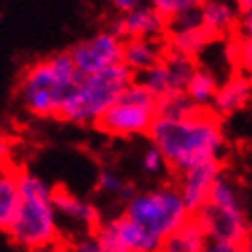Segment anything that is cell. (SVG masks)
I'll use <instances>...</instances> for the list:
<instances>
[{
    "instance_id": "1",
    "label": "cell",
    "mask_w": 252,
    "mask_h": 252,
    "mask_svg": "<svg viewBox=\"0 0 252 252\" xmlns=\"http://www.w3.org/2000/svg\"><path fill=\"white\" fill-rule=\"evenodd\" d=\"M220 119L211 109H193L181 117L156 115L148 135L166 156L168 166L181 174L207 162L221 160L225 135Z\"/></svg>"
},
{
    "instance_id": "2",
    "label": "cell",
    "mask_w": 252,
    "mask_h": 252,
    "mask_svg": "<svg viewBox=\"0 0 252 252\" xmlns=\"http://www.w3.org/2000/svg\"><path fill=\"white\" fill-rule=\"evenodd\" d=\"M19 211L6 234L17 246L27 250L54 246L60 238V216L54 203V189L31 172L19 174Z\"/></svg>"
},
{
    "instance_id": "3",
    "label": "cell",
    "mask_w": 252,
    "mask_h": 252,
    "mask_svg": "<svg viewBox=\"0 0 252 252\" xmlns=\"http://www.w3.org/2000/svg\"><path fill=\"white\" fill-rule=\"evenodd\" d=\"M78 76L80 72L70 52L35 62L23 74L19 84L23 107L35 117H58Z\"/></svg>"
},
{
    "instance_id": "4",
    "label": "cell",
    "mask_w": 252,
    "mask_h": 252,
    "mask_svg": "<svg viewBox=\"0 0 252 252\" xmlns=\"http://www.w3.org/2000/svg\"><path fill=\"white\" fill-rule=\"evenodd\" d=\"M195 216L207 232L205 250L211 252L244 250V238L250 221L242 207L240 193H238L236 185L228 176L220 174L207 203Z\"/></svg>"
},
{
    "instance_id": "5",
    "label": "cell",
    "mask_w": 252,
    "mask_h": 252,
    "mask_svg": "<svg viewBox=\"0 0 252 252\" xmlns=\"http://www.w3.org/2000/svg\"><path fill=\"white\" fill-rule=\"evenodd\" d=\"M133 80L135 74L123 62L100 72L80 74L62 105L58 117L78 125H96L100 115L115 103Z\"/></svg>"
},
{
    "instance_id": "6",
    "label": "cell",
    "mask_w": 252,
    "mask_h": 252,
    "mask_svg": "<svg viewBox=\"0 0 252 252\" xmlns=\"http://www.w3.org/2000/svg\"><path fill=\"white\" fill-rule=\"evenodd\" d=\"M123 213L137 225H142L146 232L156 236L160 242H164L193 216L179 187H156L150 191L135 193L127 201Z\"/></svg>"
},
{
    "instance_id": "7",
    "label": "cell",
    "mask_w": 252,
    "mask_h": 252,
    "mask_svg": "<svg viewBox=\"0 0 252 252\" xmlns=\"http://www.w3.org/2000/svg\"><path fill=\"white\" fill-rule=\"evenodd\" d=\"M156 115L158 96L135 78L115 103L100 115L96 127L115 137H133L148 133Z\"/></svg>"
},
{
    "instance_id": "8",
    "label": "cell",
    "mask_w": 252,
    "mask_h": 252,
    "mask_svg": "<svg viewBox=\"0 0 252 252\" xmlns=\"http://www.w3.org/2000/svg\"><path fill=\"white\" fill-rule=\"evenodd\" d=\"M94 236L98 238L103 252H156L162 246L156 236L146 232L125 213L100 221Z\"/></svg>"
},
{
    "instance_id": "9",
    "label": "cell",
    "mask_w": 252,
    "mask_h": 252,
    "mask_svg": "<svg viewBox=\"0 0 252 252\" xmlns=\"http://www.w3.org/2000/svg\"><path fill=\"white\" fill-rule=\"evenodd\" d=\"M195 60L176 49H168L152 68L137 74V80L144 82L158 98L172 93H183L195 70Z\"/></svg>"
},
{
    "instance_id": "10",
    "label": "cell",
    "mask_w": 252,
    "mask_h": 252,
    "mask_svg": "<svg viewBox=\"0 0 252 252\" xmlns=\"http://www.w3.org/2000/svg\"><path fill=\"white\" fill-rule=\"evenodd\" d=\"M70 56L80 74L107 70L123 62V39L109 31H100L70 49Z\"/></svg>"
},
{
    "instance_id": "11",
    "label": "cell",
    "mask_w": 252,
    "mask_h": 252,
    "mask_svg": "<svg viewBox=\"0 0 252 252\" xmlns=\"http://www.w3.org/2000/svg\"><path fill=\"white\" fill-rule=\"evenodd\" d=\"M166 29H168V21L148 2L135 6L127 12H121V17L115 19L111 25V31L117 33L121 39H129V37H154V39H162L166 35Z\"/></svg>"
},
{
    "instance_id": "12",
    "label": "cell",
    "mask_w": 252,
    "mask_h": 252,
    "mask_svg": "<svg viewBox=\"0 0 252 252\" xmlns=\"http://www.w3.org/2000/svg\"><path fill=\"white\" fill-rule=\"evenodd\" d=\"M164 39L168 49H176V52H183L187 56L195 58L213 41V37L205 31L199 12H191V15L179 17L168 23Z\"/></svg>"
},
{
    "instance_id": "13",
    "label": "cell",
    "mask_w": 252,
    "mask_h": 252,
    "mask_svg": "<svg viewBox=\"0 0 252 252\" xmlns=\"http://www.w3.org/2000/svg\"><path fill=\"white\" fill-rule=\"evenodd\" d=\"M220 166H221L220 160H213V162H207V164H201L191 170L181 172L179 191L193 216L207 203V199L213 191V185H216V181L221 174Z\"/></svg>"
},
{
    "instance_id": "14",
    "label": "cell",
    "mask_w": 252,
    "mask_h": 252,
    "mask_svg": "<svg viewBox=\"0 0 252 252\" xmlns=\"http://www.w3.org/2000/svg\"><path fill=\"white\" fill-rule=\"evenodd\" d=\"M250 103H252V76L240 72L220 84L209 109L220 117H230L234 113L246 109Z\"/></svg>"
},
{
    "instance_id": "15",
    "label": "cell",
    "mask_w": 252,
    "mask_h": 252,
    "mask_svg": "<svg viewBox=\"0 0 252 252\" xmlns=\"http://www.w3.org/2000/svg\"><path fill=\"white\" fill-rule=\"evenodd\" d=\"M54 203L60 220H66L80 230L94 232L96 225L103 221L98 209L91 201H84L82 197L66 191V189H54Z\"/></svg>"
},
{
    "instance_id": "16",
    "label": "cell",
    "mask_w": 252,
    "mask_h": 252,
    "mask_svg": "<svg viewBox=\"0 0 252 252\" xmlns=\"http://www.w3.org/2000/svg\"><path fill=\"white\" fill-rule=\"evenodd\" d=\"M166 43L154 37H129L123 39V64L127 66L135 76L152 68L156 62L164 56Z\"/></svg>"
},
{
    "instance_id": "17",
    "label": "cell",
    "mask_w": 252,
    "mask_h": 252,
    "mask_svg": "<svg viewBox=\"0 0 252 252\" xmlns=\"http://www.w3.org/2000/svg\"><path fill=\"white\" fill-rule=\"evenodd\" d=\"M199 15L205 31L213 39L230 35L234 29H238V21H240V10L230 0H205Z\"/></svg>"
},
{
    "instance_id": "18",
    "label": "cell",
    "mask_w": 252,
    "mask_h": 252,
    "mask_svg": "<svg viewBox=\"0 0 252 252\" xmlns=\"http://www.w3.org/2000/svg\"><path fill=\"white\" fill-rule=\"evenodd\" d=\"M205 248H207V232L197 220V216L189 218L160 246V250L164 252H201Z\"/></svg>"
},
{
    "instance_id": "19",
    "label": "cell",
    "mask_w": 252,
    "mask_h": 252,
    "mask_svg": "<svg viewBox=\"0 0 252 252\" xmlns=\"http://www.w3.org/2000/svg\"><path fill=\"white\" fill-rule=\"evenodd\" d=\"M220 88V82H218V76L213 74L211 70L207 68H195L191 78L187 82V88L185 93L187 96L193 100V105L199 107V109H209L213 98H216V93Z\"/></svg>"
},
{
    "instance_id": "20",
    "label": "cell",
    "mask_w": 252,
    "mask_h": 252,
    "mask_svg": "<svg viewBox=\"0 0 252 252\" xmlns=\"http://www.w3.org/2000/svg\"><path fill=\"white\" fill-rule=\"evenodd\" d=\"M21 203L19 174L0 172V232H8Z\"/></svg>"
},
{
    "instance_id": "21",
    "label": "cell",
    "mask_w": 252,
    "mask_h": 252,
    "mask_svg": "<svg viewBox=\"0 0 252 252\" xmlns=\"http://www.w3.org/2000/svg\"><path fill=\"white\" fill-rule=\"evenodd\" d=\"M96 187H98L100 193H105V195H109V197H119V199L125 201V203H127V201L137 193L135 187H133L131 183L125 181L119 172L109 170V168H105V170L98 172Z\"/></svg>"
},
{
    "instance_id": "22",
    "label": "cell",
    "mask_w": 252,
    "mask_h": 252,
    "mask_svg": "<svg viewBox=\"0 0 252 252\" xmlns=\"http://www.w3.org/2000/svg\"><path fill=\"white\" fill-rule=\"evenodd\" d=\"M144 2L154 6L160 15L170 23L179 17L191 15V12H199L205 0H144Z\"/></svg>"
},
{
    "instance_id": "23",
    "label": "cell",
    "mask_w": 252,
    "mask_h": 252,
    "mask_svg": "<svg viewBox=\"0 0 252 252\" xmlns=\"http://www.w3.org/2000/svg\"><path fill=\"white\" fill-rule=\"evenodd\" d=\"M225 56H228L230 64L234 68L252 76V39L240 37V39L232 41L228 47H225Z\"/></svg>"
},
{
    "instance_id": "24",
    "label": "cell",
    "mask_w": 252,
    "mask_h": 252,
    "mask_svg": "<svg viewBox=\"0 0 252 252\" xmlns=\"http://www.w3.org/2000/svg\"><path fill=\"white\" fill-rule=\"evenodd\" d=\"M193 109H199L193 105V100L187 96V93H172L164 94L158 98V115H166V117H181L191 113Z\"/></svg>"
},
{
    "instance_id": "25",
    "label": "cell",
    "mask_w": 252,
    "mask_h": 252,
    "mask_svg": "<svg viewBox=\"0 0 252 252\" xmlns=\"http://www.w3.org/2000/svg\"><path fill=\"white\" fill-rule=\"evenodd\" d=\"M142 168L150 176H158L162 172H166V168H170V166L166 162V156L160 152V148H156L152 144V146H148L142 154Z\"/></svg>"
},
{
    "instance_id": "26",
    "label": "cell",
    "mask_w": 252,
    "mask_h": 252,
    "mask_svg": "<svg viewBox=\"0 0 252 252\" xmlns=\"http://www.w3.org/2000/svg\"><path fill=\"white\" fill-rule=\"evenodd\" d=\"M72 250H78V252H103V248H100V242H98V238L94 236V232L91 236H84V238H80V240L74 242Z\"/></svg>"
},
{
    "instance_id": "27",
    "label": "cell",
    "mask_w": 252,
    "mask_h": 252,
    "mask_svg": "<svg viewBox=\"0 0 252 252\" xmlns=\"http://www.w3.org/2000/svg\"><path fill=\"white\" fill-rule=\"evenodd\" d=\"M238 31H240V37L252 39V8L240 12V21H238Z\"/></svg>"
},
{
    "instance_id": "28",
    "label": "cell",
    "mask_w": 252,
    "mask_h": 252,
    "mask_svg": "<svg viewBox=\"0 0 252 252\" xmlns=\"http://www.w3.org/2000/svg\"><path fill=\"white\" fill-rule=\"evenodd\" d=\"M109 2H111L113 6H115L119 12H127V10L135 8V6L144 4V0H109Z\"/></svg>"
},
{
    "instance_id": "29",
    "label": "cell",
    "mask_w": 252,
    "mask_h": 252,
    "mask_svg": "<svg viewBox=\"0 0 252 252\" xmlns=\"http://www.w3.org/2000/svg\"><path fill=\"white\" fill-rule=\"evenodd\" d=\"M230 2L240 10V12H244V10H248V8H252V0H230Z\"/></svg>"
},
{
    "instance_id": "30",
    "label": "cell",
    "mask_w": 252,
    "mask_h": 252,
    "mask_svg": "<svg viewBox=\"0 0 252 252\" xmlns=\"http://www.w3.org/2000/svg\"><path fill=\"white\" fill-rule=\"evenodd\" d=\"M244 250L252 252V223L248 225V232H246V238H244Z\"/></svg>"
},
{
    "instance_id": "31",
    "label": "cell",
    "mask_w": 252,
    "mask_h": 252,
    "mask_svg": "<svg viewBox=\"0 0 252 252\" xmlns=\"http://www.w3.org/2000/svg\"><path fill=\"white\" fill-rule=\"evenodd\" d=\"M6 148H8V146H6V142H0V156H2V154H6V152H8Z\"/></svg>"
}]
</instances>
